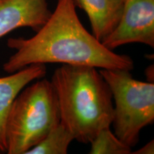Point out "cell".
Here are the masks:
<instances>
[{"label": "cell", "instance_id": "obj_1", "mask_svg": "<svg viewBox=\"0 0 154 154\" xmlns=\"http://www.w3.org/2000/svg\"><path fill=\"white\" fill-rule=\"evenodd\" d=\"M76 9L73 0H57L54 11L35 35L9 38L7 46L15 52L4 63V70L11 74L32 64L54 63L133 70L131 58L113 52L88 32Z\"/></svg>", "mask_w": 154, "mask_h": 154}, {"label": "cell", "instance_id": "obj_2", "mask_svg": "<svg viewBox=\"0 0 154 154\" xmlns=\"http://www.w3.org/2000/svg\"><path fill=\"white\" fill-rule=\"evenodd\" d=\"M59 103L61 123L74 140L89 143L113 119L112 94L99 70L88 66L65 65L51 76Z\"/></svg>", "mask_w": 154, "mask_h": 154}, {"label": "cell", "instance_id": "obj_3", "mask_svg": "<svg viewBox=\"0 0 154 154\" xmlns=\"http://www.w3.org/2000/svg\"><path fill=\"white\" fill-rule=\"evenodd\" d=\"M61 122L51 81L40 79L15 98L7 123V153L26 154Z\"/></svg>", "mask_w": 154, "mask_h": 154}, {"label": "cell", "instance_id": "obj_4", "mask_svg": "<svg viewBox=\"0 0 154 154\" xmlns=\"http://www.w3.org/2000/svg\"><path fill=\"white\" fill-rule=\"evenodd\" d=\"M112 94L114 134L131 148L154 121V84L135 79L131 71L99 69Z\"/></svg>", "mask_w": 154, "mask_h": 154}, {"label": "cell", "instance_id": "obj_5", "mask_svg": "<svg viewBox=\"0 0 154 154\" xmlns=\"http://www.w3.org/2000/svg\"><path fill=\"white\" fill-rule=\"evenodd\" d=\"M101 42L110 50L133 43L154 48V0H123L118 24Z\"/></svg>", "mask_w": 154, "mask_h": 154}, {"label": "cell", "instance_id": "obj_6", "mask_svg": "<svg viewBox=\"0 0 154 154\" xmlns=\"http://www.w3.org/2000/svg\"><path fill=\"white\" fill-rule=\"evenodd\" d=\"M51 14L47 0H0V38L22 27L37 32Z\"/></svg>", "mask_w": 154, "mask_h": 154}, {"label": "cell", "instance_id": "obj_7", "mask_svg": "<svg viewBox=\"0 0 154 154\" xmlns=\"http://www.w3.org/2000/svg\"><path fill=\"white\" fill-rule=\"evenodd\" d=\"M46 74L45 64H32L0 77V152H7V123L15 98L29 83L44 78Z\"/></svg>", "mask_w": 154, "mask_h": 154}, {"label": "cell", "instance_id": "obj_8", "mask_svg": "<svg viewBox=\"0 0 154 154\" xmlns=\"http://www.w3.org/2000/svg\"><path fill=\"white\" fill-rule=\"evenodd\" d=\"M76 7L87 15L92 34L103 41L118 24L123 9V0H73Z\"/></svg>", "mask_w": 154, "mask_h": 154}, {"label": "cell", "instance_id": "obj_9", "mask_svg": "<svg viewBox=\"0 0 154 154\" xmlns=\"http://www.w3.org/2000/svg\"><path fill=\"white\" fill-rule=\"evenodd\" d=\"M74 140L72 133L60 122L26 154H66Z\"/></svg>", "mask_w": 154, "mask_h": 154}, {"label": "cell", "instance_id": "obj_10", "mask_svg": "<svg viewBox=\"0 0 154 154\" xmlns=\"http://www.w3.org/2000/svg\"><path fill=\"white\" fill-rule=\"evenodd\" d=\"M90 154H130L131 148L122 142L109 128H105L96 134L89 143Z\"/></svg>", "mask_w": 154, "mask_h": 154}, {"label": "cell", "instance_id": "obj_11", "mask_svg": "<svg viewBox=\"0 0 154 154\" xmlns=\"http://www.w3.org/2000/svg\"><path fill=\"white\" fill-rule=\"evenodd\" d=\"M135 154H153L154 153V140H152L151 141L146 143L145 146L140 148V149L136 151L132 152Z\"/></svg>", "mask_w": 154, "mask_h": 154}]
</instances>
